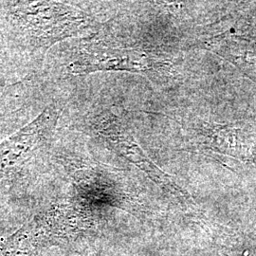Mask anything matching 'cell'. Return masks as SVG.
<instances>
[{
    "instance_id": "277c9868",
    "label": "cell",
    "mask_w": 256,
    "mask_h": 256,
    "mask_svg": "<svg viewBox=\"0 0 256 256\" xmlns=\"http://www.w3.org/2000/svg\"><path fill=\"white\" fill-rule=\"evenodd\" d=\"M41 224L32 220L0 244V256H38Z\"/></svg>"
},
{
    "instance_id": "7a4b0ae2",
    "label": "cell",
    "mask_w": 256,
    "mask_h": 256,
    "mask_svg": "<svg viewBox=\"0 0 256 256\" xmlns=\"http://www.w3.org/2000/svg\"><path fill=\"white\" fill-rule=\"evenodd\" d=\"M59 111L54 106L0 144V174L14 173L34 158L52 137Z\"/></svg>"
},
{
    "instance_id": "3957f363",
    "label": "cell",
    "mask_w": 256,
    "mask_h": 256,
    "mask_svg": "<svg viewBox=\"0 0 256 256\" xmlns=\"http://www.w3.org/2000/svg\"><path fill=\"white\" fill-rule=\"evenodd\" d=\"M101 124L100 132L102 136L108 140L114 149L119 151L124 156L128 158L129 160L146 170V173L152 174L156 182L173 186L167 178V176L147 158L140 147L136 144V140L132 137L131 134H128L124 128H122L116 117L114 118V116L110 115L102 120Z\"/></svg>"
},
{
    "instance_id": "6da1fadb",
    "label": "cell",
    "mask_w": 256,
    "mask_h": 256,
    "mask_svg": "<svg viewBox=\"0 0 256 256\" xmlns=\"http://www.w3.org/2000/svg\"><path fill=\"white\" fill-rule=\"evenodd\" d=\"M10 12L12 21L34 48H48L76 36L86 24L82 10L61 2H16Z\"/></svg>"
}]
</instances>
